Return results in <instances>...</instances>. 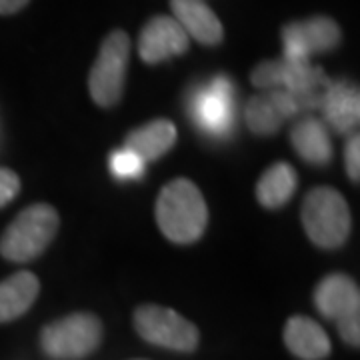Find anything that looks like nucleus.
Instances as JSON below:
<instances>
[{"label": "nucleus", "instance_id": "obj_15", "mask_svg": "<svg viewBox=\"0 0 360 360\" xmlns=\"http://www.w3.org/2000/svg\"><path fill=\"white\" fill-rule=\"evenodd\" d=\"M322 110L328 124L347 134L359 124L360 118V96L359 89L350 82H330L322 96Z\"/></svg>", "mask_w": 360, "mask_h": 360}, {"label": "nucleus", "instance_id": "obj_9", "mask_svg": "<svg viewBox=\"0 0 360 360\" xmlns=\"http://www.w3.org/2000/svg\"><path fill=\"white\" fill-rule=\"evenodd\" d=\"M191 39L172 16H155L142 26L139 56L146 65H158L188 51Z\"/></svg>", "mask_w": 360, "mask_h": 360}, {"label": "nucleus", "instance_id": "obj_2", "mask_svg": "<svg viewBox=\"0 0 360 360\" xmlns=\"http://www.w3.org/2000/svg\"><path fill=\"white\" fill-rule=\"evenodd\" d=\"M60 217L51 205H32L6 226L0 236V255L11 262L40 257L58 232Z\"/></svg>", "mask_w": 360, "mask_h": 360}, {"label": "nucleus", "instance_id": "obj_14", "mask_svg": "<svg viewBox=\"0 0 360 360\" xmlns=\"http://www.w3.org/2000/svg\"><path fill=\"white\" fill-rule=\"evenodd\" d=\"M232 84L226 77H219L194 103V116L202 129L224 132L231 124Z\"/></svg>", "mask_w": 360, "mask_h": 360}, {"label": "nucleus", "instance_id": "obj_17", "mask_svg": "<svg viewBox=\"0 0 360 360\" xmlns=\"http://www.w3.org/2000/svg\"><path fill=\"white\" fill-rule=\"evenodd\" d=\"M40 292L37 274L20 270L0 283V322L16 321L30 309Z\"/></svg>", "mask_w": 360, "mask_h": 360}, {"label": "nucleus", "instance_id": "obj_11", "mask_svg": "<svg viewBox=\"0 0 360 360\" xmlns=\"http://www.w3.org/2000/svg\"><path fill=\"white\" fill-rule=\"evenodd\" d=\"M314 304L324 319L340 321L345 316L360 312V290L347 274L324 276L314 290Z\"/></svg>", "mask_w": 360, "mask_h": 360}, {"label": "nucleus", "instance_id": "obj_23", "mask_svg": "<svg viewBox=\"0 0 360 360\" xmlns=\"http://www.w3.org/2000/svg\"><path fill=\"white\" fill-rule=\"evenodd\" d=\"M338 322V333L342 336V340L350 345V347L359 348L360 347V314H350V316H345Z\"/></svg>", "mask_w": 360, "mask_h": 360}, {"label": "nucleus", "instance_id": "obj_19", "mask_svg": "<svg viewBox=\"0 0 360 360\" xmlns=\"http://www.w3.org/2000/svg\"><path fill=\"white\" fill-rule=\"evenodd\" d=\"M298 186V174L292 165L276 162L264 170L257 184V198L264 208H281L295 194Z\"/></svg>", "mask_w": 360, "mask_h": 360}, {"label": "nucleus", "instance_id": "obj_24", "mask_svg": "<svg viewBox=\"0 0 360 360\" xmlns=\"http://www.w3.org/2000/svg\"><path fill=\"white\" fill-rule=\"evenodd\" d=\"M30 0H0V14L8 16V14H16L22 11Z\"/></svg>", "mask_w": 360, "mask_h": 360}, {"label": "nucleus", "instance_id": "obj_20", "mask_svg": "<svg viewBox=\"0 0 360 360\" xmlns=\"http://www.w3.org/2000/svg\"><path fill=\"white\" fill-rule=\"evenodd\" d=\"M110 168L118 179H139L144 172V160L122 148L110 155Z\"/></svg>", "mask_w": 360, "mask_h": 360}, {"label": "nucleus", "instance_id": "obj_18", "mask_svg": "<svg viewBox=\"0 0 360 360\" xmlns=\"http://www.w3.org/2000/svg\"><path fill=\"white\" fill-rule=\"evenodd\" d=\"M290 142L296 155L310 165L324 167L333 158V142L321 120L304 118L290 132Z\"/></svg>", "mask_w": 360, "mask_h": 360}, {"label": "nucleus", "instance_id": "obj_21", "mask_svg": "<svg viewBox=\"0 0 360 360\" xmlns=\"http://www.w3.org/2000/svg\"><path fill=\"white\" fill-rule=\"evenodd\" d=\"M20 193V179L11 168L0 167V208L6 206Z\"/></svg>", "mask_w": 360, "mask_h": 360}, {"label": "nucleus", "instance_id": "obj_1", "mask_svg": "<svg viewBox=\"0 0 360 360\" xmlns=\"http://www.w3.org/2000/svg\"><path fill=\"white\" fill-rule=\"evenodd\" d=\"M156 224L170 243H196L208 224V206L198 186L188 179L168 182L156 198Z\"/></svg>", "mask_w": 360, "mask_h": 360}, {"label": "nucleus", "instance_id": "obj_10", "mask_svg": "<svg viewBox=\"0 0 360 360\" xmlns=\"http://www.w3.org/2000/svg\"><path fill=\"white\" fill-rule=\"evenodd\" d=\"M300 108L295 94L284 89H274L264 94L252 96L245 108V118L248 129L255 134L269 136L278 132L286 118L295 116Z\"/></svg>", "mask_w": 360, "mask_h": 360}, {"label": "nucleus", "instance_id": "obj_13", "mask_svg": "<svg viewBox=\"0 0 360 360\" xmlns=\"http://www.w3.org/2000/svg\"><path fill=\"white\" fill-rule=\"evenodd\" d=\"M284 345L300 360H324L330 350V338L319 322L309 316H290L284 324Z\"/></svg>", "mask_w": 360, "mask_h": 360}, {"label": "nucleus", "instance_id": "obj_8", "mask_svg": "<svg viewBox=\"0 0 360 360\" xmlns=\"http://www.w3.org/2000/svg\"><path fill=\"white\" fill-rule=\"evenodd\" d=\"M340 39V26L328 16L296 20L283 28L284 56L292 60H309L312 54L335 51Z\"/></svg>", "mask_w": 360, "mask_h": 360}, {"label": "nucleus", "instance_id": "obj_7", "mask_svg": "<svg viewBox=\"0 0 360 360\" xmlns=\"http://www.w3.org/2000/svg\"><path fill=\"white\" fill-rule=\"evenodd\" d=\"M250 82L257 89H284L292 94L314 92L328 86L322 68L312 66L309 60H292V58H278V60H264L252 70Z\"/></svg>", "mask_w": 360, "mask_h": 360}, {"label": "nucleus", "instance_id": "obj_16", "mask_svg": "<svg viewBox=\"0 0 360 360\" xmlns=\"http://www.w3.org/2000/svg\"><path fill=\"white\" fill-rule=\"evenodd\" d=\"M176 136H179L176 127L170 120L156 118V120H150L139 129L130 130L127 134V141H124V148L142 158L144 162L156 160L162 155H167L168 150L174 146Z\"/></svg>", "mask_w": 360, "mask_h": 360}, {"label": "nucleus", "instance_id": "obj_5", "mask_svg": "<svg viewBox=\"0 0 360 360\" xmlns=\"http://www.w3.org/2000/svg\"><path fill=\"white\" fill-rule=\"evenodd\" d=\"M130 58V39L124 30H112L98 51V56L90 68L89 90L92 101L103 106L112 108L120 103L124 94L127 70Z\"/></svg>", "mask_w": 360, "mask_h": 360}, {"label": "nucleus", "instance_id": "obj_12", "mask_svg": "<svg viewBox=\"0 0 360 360\" xmlns=\"http://www.w3.org/2000/svg\"><path fill=\"white\" fill-rule=\"evenodd\" d=\"M172 18L182 26L188 39L205 46H217L224 39V28L214 11L202 0H170Z\"/></svg>", "mask_w": 360, "mask_h": 360}, {"label": "nucleus", "instance_id": "obj_4", "mask_svg": "<svg viewBox=\"0 0 360 360\" xmlns=\"http://www.w3.org/2000/svg\"><path fill=\"white\" fill-rule=\"evenodd\" d=\"M103 338V324L90 312H75L51 322L40 333V347L54 360H80L92 354Z\"/></svg>", "mask_w": 360, "mask_h": 360}, {"label": "nucleus", "instance_id": "obj_3", "mask_svg": "<svg viewBox=\"0 0 360 360\" xmlns=\"http://www.w3.org/2000/svg\"><path fill=\"white\" fill-rule=\"evenodd\" d=\"M300 219L310 240L326 250L345 245L352 226L348 202L330 186L312 188L304 196Z\"/></svg>", "mask_w": 360, "mask_h": 360}, {"label": "nucleus", "instance_id": "obj_6", "mask_svg": "<svg viewBox=\"0 0 360 360\" xmlns=\"http://www.w3.org/2000/svg\"><path fill=\"white\" fill-rule=\"evenodd\" d=\"M134 328L146 342L176 352H193L200 338L193 322L160 304H142L134 310Z\"/></svg>", "mask_w": 360, "mask_h": 360}, {"label": "nucleus", "instance_id": "obj_22", "mask_svg": "<svg viewBox=\"0 0 360 360\" xmlns=\"http://www.w3.org/2000/svg\"><path fill=\"white\" fill-rule=\"evenodd\" d=\"M345 165H347V172L352 182L360 180V136L354 134L350 141L347 142L345 148Z\"/></svg>", "mask_w": 360, "mask_h": 360}]
</instances>
